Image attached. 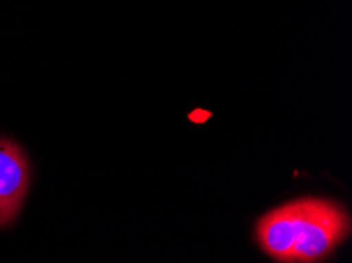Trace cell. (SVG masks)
<instances>
[{
  "instance_id": "2",
  "label": "cell",
  "mask_w": 352,
  "mask_h": 263,
  "mask_svg": "<svg viewBox=\"0 0 352 263\" xmlns=\"http://www.w3.org/2000/svg\"><path fill=\"white\" fill-rule=\"evenodd\" d=\"M29 183L30 165L24 150L12 139H0V227L18 218Z\"/></svg>"
},
{
  "instance_id": "1",
  "label": "cell",
  "mask_w": 352,
  "mask_h": 263,
  "mask_svg": "<svg viewBox=\"0 0 352 263\" xmlns=\"http://www.w3.org/2000/svg\"><path fill=\"white\" fill-rule=\"evenodd\" d=\"M349 214L324 198H298L259 219L256 237L276 262H321L348 238Z\"/></svg>"
}]
</instances>
